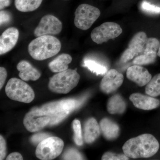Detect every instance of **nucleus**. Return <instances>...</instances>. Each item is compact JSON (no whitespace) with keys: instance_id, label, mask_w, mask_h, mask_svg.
I'll return each mask as SVG.
<instances>
[{"instance_id":"nucleus-15","label":"nucleus","mask_w":160,"mask_h":160,"mask_svg":"<svg viewBox=\"0 0 160 160\" xmlns=\"http://www.w3.org/2000/svg\"><path fill=\"white\" fill-rule=\"evenodd\" d=\"M129 100L135 107L143 110H149L156 109L160 105V101L150 96L139 93L131 94Z\"/></svg>"},{"instance_id":"nucleus-13","label":"nucleus","mask_w":160,"mask_h":160,"mask_svg":"<svg viewBox=\"0 0 160 160\" xmlns=\"http://www.w3.org/2000/svg\"><path fill=\"white\" fill-rule=\"evenodd\" d=\"M126 76L140 87L146 86L152 78L151 74L147 69L136 65L127 69Z\"/></svg>"},{"instance_id":"nucleus-3","label":"nucleus","mask_w":160,"mask_h":160,"mask_svg":"<svg viewBox=\"0 0 160 160\" xmlns=\"http://www.w3.org/2000/svg\"><path fill=\"white\" fill-rule=\"evenodd\" d=\"M80 75L74 69H68L58 72L51 78L48 85L50 91L60 94L69 93L79 82Z\"/></svg>"},{"instance_id":"nucleus-34","label":"nucleus","mask_w":160,"mask_h":160,"mask_svg":"<svg viewBox=\"0 0 160 160\" xmlns=\"http://www.w3.org/2000/svg\"><path fill=\"white\" fill-rule=\"evenodd\" d=\"M22 156L18 152H12L8 156L6 160H22Z\"/></svg>"},{"instance_id":"nucleus-10","label":"nucleus","mask_w":160,"mask_h":160,"mask_svg":"<svg viewBox=\"0 0 160 160\" xmlns=\"http://www.w3.org/2000/svg\"><path fill=\"white\" fill-rule=\"evenodd\" d=\"M148 39L146 33L139 32L135 35L129 42L128 48L123 52L121 57V62L126 63L133 58L142 54Z\"/></svg>"},{"instance_id":"nucleus-1","label":"nucleus","mask_w":160,"mask_h":160,"mask_svg":"<svg viewBox=\"0 0 160 160\" xmlns=\"http://www.w3.org/2000/svg\"><path fill=\"white\" fill-rule=\"evenodd\" d=\"M159 143L152 134H143L127 141L122 147L124 154L131 158H148L154 155L159 149Z\"/></svg>"},{"instance_id":"nucleus-22","label":"nucleus","mask_w":160,"mask_h":160,"mask_svg":"<svg viewBox=\"0 0 160 160\" xmlns=\"http://www.w3.org/2000/svg\"><path fill=\"white\" fill-rule=\"evenodd\" d=\"M146 93L153 97L160 96V73L155 75L146 85Z\"/></svg>"},{"instance_id":"nucleus-16","label":"nucleus","mask_w":160,"mask_h":160,"mask_svg":"<svg viewBox=\"0 0 160 160\" xmlns=\"http://www.w3.org/2000/svg\"><path fill=\"white\" fill-rule=\"evenodd\" d=\"M17 68L19 71V76L23 81H35L41 77L40 72L27 61H21L18 64Z\"/></svg>"},{"instance_id":"nucleus-26","label":"nucleus","mask_w":160,"mask_h":160,"mask_svg":"<svg viewBox=\"0 0 160 160\" xmlns=\"http://www.w3.org/2000/svg\"><path fill=\"white\" fill-rule=\"evenodd\" d=\"M159 46L160 42L157 39L154 38H148L142 53H146L149 52H158Z\"/></svg>"},{"instance_id":"nucleus-29","label":"nucleus","mask_w":160,"mask_h":160,"mask_svg":"<svg viewBox=\"0 0 160 160\" xmlns=\"http://www.w3.org/2000/svg\"><path fill=\"white\" fill-rule=\"evenodd\" d=\"M103 160H129V158L125 154H116L113 152H106L102 157Z\"/></svg>"},{"instance_id":"nucleus-35","label":"nucleus","mask_w":160,"mask_h":160,"mask_svg":"<svg viewBox=\"0 0 160 160\" xmlns=\"http://www.w3.org/2000/svg\"><path fill=\"white\" fill-rule=\"evenodd\" d=\"M11 0H0V9L2 10L10 6Z\"/></svg>"},{"instance_id":"nucleus-30","label":"nucleus","mask_w":160,"mask_h":160,"mask_svg":"<svg viewBox=\"0 0 160 160\" xmlns=\"http://www.w3.org/2000/svg\"><path fill=\"white\" fill-rule=\"evenodd\" d=\"M49 135L45 133H39L38 134L33 135L32 136L30 141L35 144H39L41 142L46 139V138L49 137Z\"/></svg>"},{"instance_id":"nucleus-20","label":"nucleus","mask_w":160,"mask_h":160,"mask_svg":"<svg viewBox=\"0 0 160 160\" xmlns=\"http://www.w3.org/2000/svg\"><path fill=\"white\" fill-rule=\"evenodd\" d=\"M126 108V102L120 95L112 96L108 101L107 110L110 114H122Z\"/></svg>"},{"instance_id":"nucleus-21","label":"nucleus","mask_w":160,"mask_h":160,"mask_svg":"<svg viewBox=\"0 0 160 160\" xmlns=\"http://www.w3.org/2000/svg\"><path fill=\"white\" fill-rule=\"evenodd\" d=\"M43 0H15L16 8L22 12L34 11L41 6Z\"/></svg>"},{"instance_id":"nucleus-11","label":"nucleus","mask_w":160,"mask_h":160,"mask_svg":"<svg viewBox=\"0 0 160 160\" xmlns=\"http://www.w3.org/2000/svg\"><path fill=\"white\" fill-rule=\"evenodd\" d=\"M62 29V22L52 15H46L41 19L39 24L35 29L34 35L36 37L44 35H55Z\"/></svg>"},{"instance_id":"nucleus-31","label":"nucleus","mask_w":160,"mask_h":160,"mask_svg":"<svg viewBox=\"0 0 160 160\" xmlns=\"http://www.w3.org/2000/svg\"><path fill=\"white\" fill-rule=\"evenodd\" d=\"M0 17H1V19H0L1 26L9 23L11 19V16L10 13L8 12L3 11V10H2L0 12Z\"/></svg>"},{"instance_id":"nucleus-8","label":"nucleus","mask_w":160,"mask_h":160,"mask_svg":"<svg viewBox=\"0 0 160 160\" xmlns=\"http://www.w3.org/2000/svg\"><path fill=\"white\" fill-rule=\"evenodd\" d=\"M122 32V29L117 23L106 22L92 30L91 38L95 43L102 44L109 40L118 37Z\"/></svg>"},{"instance_id":"nucleus-12","label":"nucleus","mask_w":160,"mask_h":160,"mask_svg":"<svg viewBox=\"0 0 160 160\" xmlns=\"http://www.w3.org/2000/svg\"><path fill=\"white\" fill-rule=\"evenodd\" d=\"M124 81V77L115 69H111L107 72L100 83L101 91L106 93H112L122 86Z\"/></svg>"},{"instance_id":"nucleus-2","label":"nucleus","mask_w":160,"mask_h":160,"mask_svg":"<svg viewBox=\"0 0 160 160\" xmlns=\"http://www.w3.org/2000/svg\"><path fill=\"white\" fill-rule=\"evenodd\" d=\"M61 48V42L57 38L44 35L37 38L29 43L28 51L32 58L42 61L57 54Z\"/></svg>"},{"instance_id":"nucleus-32","label":"nucleus","mask_w":160,"mask_h":160,"mask_svg":"<svg viewBox=\"0 0 160 160\" xmlns=\"http://www.w3.org/2000/svg\"><path fill=\"white\" fill-rule=\"evenodd\" d=\"M6 143L5 139L0 136V160H2L5 158L6 155Z\"/></svg>"},{"instance_id":"nucleus-14","label":"nucleus","mask_w":160,"mask_h":160,"mask_svg":"<svg viewBox=\"0 0 160 160\" xmlns=\"http://www.w3.org/2000/svg\"><path fill=\"white\" fill-rule=\"evenodd\" d=\"M19 32L15 27H10L5 30L0 38V54L7 53L13 49L18 40Z\"/></svg>"},{"instance_id":"nucleus-6","label":"nucleus","mask_w":160,"mask_h":160,"mask_svg":"<svg viewBox=\"0 0 160 160\" xmlns=\"http://www.w3.org/2000/svg\"><path fill=\"white\" fill-rule=\"evenodd\" d=\"M100 15L101 12L97 7L89 4H81L75 12V26L82 30H87L98 18Z\"/></svg>"},{"instance_id":"nucleus-19","label":"nucleus","mask_w":160,"mask_h":160,"mask_svg":"<svg viewBox=\"0 0 160 160\" xmlns=\"http://www.w3.org/2000/svg\"><path fill=\"white\" fill-rule=\"evenodd\" d=\"M72 61V58L70 55L63 53L49 62L48 67L52 72H61L68 69V65Z\"/></svg>"},{"instance_id":"nucleus-9","label":"nucleus","mask_w":160,"mask_h":160,"mask_svg":"<svg viewBox=\"0 0 160 160\" xmlns=\"http://www.w3.org/2000/svg\"><path fill=\"white\" fill-rule=\"evenodd\" d=\"M51 117L42 109H32L26 113L23 120L25 128L30 132L39 131L49 124Z\"/></svg>"},{"instance_id":"nucleus-25","label":"nucleus","mask_w":160,"mask_h":160,"mask_svg":"<svg viewBox=\"0 0 160 160\" xmlns=\"http://www.w3.org/2000/svg\"><path fill=\"white\" fill-rule=\"evenodd\" d=\"M72 128L74 132L75 142L78 146H82L83 144V138L82 136V127L81 122L78 120L75 119L72 122Z\"/></svg>"},{"instance_id":"nucleus-23","label":"nucleus","mask_w":160,"mask_h":160,"mask_svg":"<svg viewBox=\"0 0 160 160\" xmlns=\"http://www.w3.org/2000/svg\"><path fill=\"white\" fill-rule=\"evenodd\" d=\"M158 52H149L142 53L135 58L133 61V64L136 65H145L154 63L156 59Z\"/></svg>"},{"instance_id":"nucleus-33","label":"nucleus","mask_w":160,"mask_h":160,"mask_svg":"<svg viewBox=\"0 0 160 160\" xmlns=\"http://www.w3.org/2000/svg\"><path fill=\"white\" fill-rule=\"evenodd\" d=\"M7 76V72L5 68L1 67L0 68V89H2L5 84L6 78Z\"/></svg>"},{"instance_id":"nucleus-17","label":"nucleus","mask_w":160,"mask_h":160,"mask_svg":"<svg viewBox=\"0 0 160 160\" xmlns=\"http://www.w3.org/2000/svg\"><path fill=\"white\" fill-rule=\"evenodd\" d=\"M100 127L103 135L107 140H115L119 135L120 128L118 124L108 118L101 120Z\"/></svg>"},{"instance_id":"nucleus-27","label":"nucleus","mask_w":160,"mask_h":160,"mask_svg":"<svg viewBox=\"0 0 160 160\" xmlns=\"http://www.w3.org/2000/svg\"><path fill=\"white\" fill-rule=\"evenodd\" d=\"M141 9L145 12L151 14H159L160 7L150 4L149 2L144 1L141 5Z\"/></svg>"},{"instance_id":"nucleus-28","label":"nucleus","mask_w":160,"mask_h":160,"mask_svg":"<svg viewBox=\"0 0 160 160\" xmlns=\"http://www.w3.org/2000/svg\"><path fill=\"white\" fill-rule=\"evenodd\" d=\"M64 160H82L83 157L76 149H70L66 151L63 157Z\"/></svg>"},{"instance_id":"nucleus-24","label":"nucleus","mask_w":160,"mask_h":160,"mask_svg":"<svg viewBox=\"0 0 160 160\" xmlns=\"http://www.w3.org/2000/svg\"><path fill=\"white\" fill-rule=\"evenodd\" d=\"M83 66L88 68L90 71L97 75L106 74L107 72V69L106 66L92 60H84Z\"/></svg>"},{"instance_id":"nucleus-36","label":"nucleus","mask_w":160,"mask_h":160,"mask_svg":"<svg viewBox=\"0 0 160 160\" xmlns=\"http://www.w3.org/2000/svg\"><path fill=\"white\" fill-rule=\"evenodd\" d=\"M158 56H159V57H160V43L159 48L158 50Z\"/></svg>"},{"instance_id":"nucleus-7","label":"nucleus","mask_w":160,"mask_h":160,"mask_svg":"<svg viewBox=\"0 0 160 160\" xmlns=\"http://www.w3.org/2000/svg\"><path fill=\"white\" fill-rule=\"evenodd\" d=\"M76 106V101L74 100H66L49 103L43 106L41 109L50 115L51 120L49 124L52 125L59 122Z\"/></svg>"},{"instance_id":"nucleus-5","label":"nucleus","mask_w":160,"mask_h":160,"mask_svg":"<svg viewBox=\"0 0 160 160\" xmlns=\"http://www.w3.org/2000/svg\"><path fill=\"white\" fill-rule=\"evenodd\" d=\"M64 146V142L60 138L49 137L38 144L36 155L40 160H52L61 154Z\"/></svg>"},{"instance_id":"nucleus-4","label":"nucleus","mask_w":160,"mask_h":160,"mask_svg":"<svg viewBox=\"0 0 160 160\" xmlns=\"http://www.w3.org/2000/svg\"><path fill=\"white\" fill-rule=\"evenodd\" d=\"M5 91L10 99L21 102H31L35 98L32 88L23 80L17 78H12L8 81Z\"/></svg>"},{"instance_id":"nucleus-18","label":"nucleus","mask_w":160,"mask_h":160,"mask_svg":"<svg viewBox=\"0 0 160 160\" xmlns=\"http://www.w3.org/2000/svg\"><path fill=\"white\" fill-rule=\"evenodd\" d=\"M101 129L97 121L94 118H90L84 126V140L86 143H93L99 137Z\"/></svg>"}]
</instances>
